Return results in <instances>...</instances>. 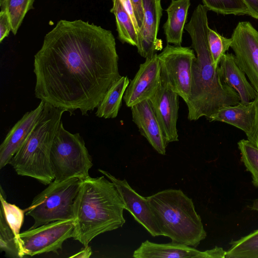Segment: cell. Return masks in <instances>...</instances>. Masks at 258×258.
I'll return each mask as SVG.
<instances>
[{"instance_id":"3957f363","label":"cell","mask_w":258,"mask_h":258,"mask_svg":"<svg viewBox=\"0 0 258 258\" xmlns=\"http://www.w3.org/2000/svg\"><path fill=\"white\" fill-rule=\"evenodd\" d=\"M124 210L116 186L104 176L81 180L74 204L73 239L87 246L97 236L122 227Z\"/></svg>"},{"instance_id":"4dcf8cb0","label":"cell","mask_w":258,"mask_h":258,"mask_svg":"<svg viewBox=\"0 0 258 258\" xmlns=\"http://www.w3.org/2000/svg\"><path fill=\"white\" fill-rule=\"evenodd\" d=\"M131 1L133 7L136 20L140 30L143 23L144 18L143 0H131Z\"/></svg>"},{"instance_id":"4fadbf2b","label":"cell","mask_w":258,"mask_h":258,"mask_svg":"<svg viewBox=\"0 0 258 258\" xmlns=\"http://www.w3.org/2000/svg\"><path fill=\"white\" fill-rule=\"evenodd\" d=\"M98 171L107 177L116 186L127 210L135 220L143 226L153 236L162 235L159 229L147 197L137 193L125 179L121 180L114 177L109 172L98 169Z\"/></svg>"},{"instance_id":"f1b7e54d","label":"cell","mask_w":258,"mask_h":258,"mask_svg":"<svg viewBox=\"0 0 258 258\" xmlns=\"http://www.w3.org/2000/svg\"><path fill=\"white\" fill-rule=\"evenodd\" d=\"M10 31H12V27L9 17L4 11H0V42H2L7 37Z\"/></svg>"},{"instance_id":"2e32d148","label":"cell","mask_w":258,"mask_h":258,"mask_svg":"<svg viewBox=\"0 0 258 258\" xmlns=\"http://www.w3.org/2000/svg\"><path fill=\"white\" fill-rule=\"evenodd\" d=\"M143 3L144 18L137 47L139 54L146 58L163 48L161 39L157 38L163 9L161 0H143Z\"/></svg>"},{"instance_id":"e0dca14e","label":"cell","mask_w":258,"mask_h":258,"mask_svg":"<svg viewBox=\"0 0 258 258\" xmlns=\"http://www.w3.org/2000/svg\"><path fill=\"white\" fill-rule=\"evenodd\" d=\"M41 101L34 110L26 112L12 127L0 146V169L10 164L36 124L43 109Z\"/></svg>"},{"instance_id":"d6a6232c","label":"cell","mask_w":258,"mask_h":258,"mask_svg":"<svg viewBox=\"0 0 258 258\" xmlns=\"http://www.w3.org/2000/svg\"><path fill=\"white\" fill-rule=\"evenodd\" d=\"M249 9L252 17L258 19V0H243Z\"/></svg>"},{"instance_id":"603a6c76","label":"cell","mask_w":258,"mask_h":258,"mask_svg":"<svg viewBox=\"0 0 258 258\" xmlns=\"http://www.w3.org/2000/svg\"><path fill=\"white\" fill-rule=\"evenodd\" d=\"M110 12L115 18L118 38L122 43L133 46L138 45V34L133 22L120 0H112Z\"/></svg>"},{"instance_id":"484cf974","label":"cell","mask_w":258,"mask_h":258,"mask_svg":"<svg viewBox=\"0 0 258 258\" xmlns=\"http://www.w3.org/2000/svg\"><path fill=\"white\" fill-rule=\"evenodd\" d=\"M209 11L222 15H249L251 12L243 0H202Z\"/></svg>"},{"instance_id":"30bf717a","label":"cell","mask_w":258,"mask_h":258,"mask_svg":"<svg viewBox=\"0 0 258 258\" xmlns=\"http://www.w3.org/2000/svg\"><path fill=\"white\" fill-rule=\"evenodd\" d=\"M231 38L236 62L258 93V31L250 22H240Z\"/></svg>"},{"instance_id":"7a4b0ae2","label":"cell","mask_w":258,"mask_h":258,"mask_svg":"<svg viewBox=\"0 0 258 258\" xmlns=\"http://www.w3.org/2000/svg\"><path fill=\"white\" fill-rule=\"evenodd\" d=\"M208 11L205 6L199 4L184 26L196 53L192 68L190 95L185 103L187 118L190 121L203 116L207 118L221 108L240 102L238 94L223 82L219 67L216 68L213 64L208 41Z\"/></svg>"},{"instance_id":"44dd1931","label":"cell","mask_w":258,"mask_h":258,"mask_svg":"<svg viewBox=\"0 0 258 258\" xmlns=\"http://www.w3.org/2000/svg\"><path fill=\"white\" fill-rule=\"evenodd\" d=\"M190 5V0H171L166 9L167 19L163 27L168 43L181 45Z\"/></svg>"},{"instance_id":"4316f807","label":"cell","mask_w":258,"mask_h":258,"mask_svg":"<svg viewBox=\"0 0 258 258\" xmlns=\"http://www.w3.org/2000/svg\"><path fill=\"white\" fill-rule=\"evenodd\" d=\"M237 145L241 161L251 173L253 185L258 188V148L245 139L240 140Z\"/></svg>"},{"instance_id":"836d02e7","label":"cell","mask_w":258,"mask_h":258,"mask_svg":"<svg viewBox=\"0 0 258 258\" xmlns=\"http://www.w3.org/2000/svg\"><path fill=\"white\" fill-rule=\"evenodd\" d=\"M92 253L91 247L89 246H85L80 251L77 253L70 256V257H78V258H88Z\"/></svg>"},{"instance_id":"5b68a950","label":"cell","mask_w":258,"mask_h":258,"mask_svg":"<svg viewBox=\"0 0 258 258\" xmlns=\"http://www.w3.org/2000/svg\"><path fill=\"white\" fill-rule=\"evenodd\" d=\"M66 110L44 103L33 131L10 161L16 173L48 185L54 180L50 154L52 145Z\"/></svg>"},{"instance_id":"8992f818","label":"cell","mask_w":258,"mask_h":258,"mask_svg":"<svg viewBox=\"0 0 258 258\" xmlns=\"http://www.w3.org/2000/svg\"><path fill=\"white\" fill-rule=\"evenodd\" d=\"M50 161L55 182L73 178L83 180L89 176L93 165L83 138L79 133L67 131L62 121L54 138Z\"/></svg>"},{"instance_id":"e575fe53","label":"cell","mask_w":258,"mask_h":258,"mask_svg":"<svg viewBox=\"0 0 258 258\" xmlns=\"http://www.w3.org/2000/svg\"><path fill=\"white\" fill-rule=\"evenodd\" d=\"M251 210L258 212V198L254 200L250 207Z\"/></svg>"},{"instance_id":"ba28073f","label":"cell","mask_w":258,"mask_h":258,"mask_svg":"<svg viewBox=\"0 0 258 258\" xmlns=\"http://www.w3.org/2000/svg\"><path fill=\"white\" fill-rule=\"evenodd\" d=\"M161 70V81L175 92L186 103L192 83V68L196 58L189 47L167 44L158 54Z\"/></svg>"},{"instance_id":"52a82bcc","label":"cell","mask_w":258,"mask_h":258,"mask_svg":"<svg viewBox=\"0 0 258 258\" xmlns=\"http://www.w3.org/2000/svg\"><path fill=\"white\" fill-rule=\"evenodd\" d=\"M80 185L78 178L49 183L25 210L26 215L34 219L30 228L58 220H74V204Z\"/></svg>"},{"instance_id":"f546056e","label":"cell","mask_w":258,"mask_h":258,"mask_svg":"<svg viewBox=\"0 0 258 258\" xmlns=\"http://www.w3.org/2000/svg\"><path fill=\"white\" fill-rule=\"evenodd\" d=\"M253 101L255 109L254 123L251 133L247 136V140L258 148V94Z\"/></svg>"},{"instance_id":"83f0119b","label":"cell","mask_w":258,"mask_h":258,"mask_svg":"<svg viewBox=\"0 0 258 258\" xmlns=\"http://www.w3.org/2000/svg\"><path fill=\"white\" fill-rule=\"evenodd\" d=\"M208 41L213 64L218 68L222 57L230 47L232 39L222 36L209 27Z\"/></svg>"},{"instance_id":"7c38bea8","label":"cell","mask_w":258,"mask_h":258,"mask_svg":"<svg viewBox=\"0 0 258 258\" xmlns=\"http://www.w3.org/2000/svg\"><path fill=\"white\" fill-rule=\"evenodd\" d=\"M161 84V70L158 54L146 58L134 79L130 82L123 99L131 107L144 100L149 99Z\"/></svg>"},{"instance_id":"277c9868","label":"cell","mask_w":258,"mask_h":258,"mask_svg":"<svg viewBox=\"0 0 258 258\" xmlns=\"http://www.w3.org/2000/svg\"><path fill=\"white\" fill-rule=\"evenodd\" d=\"M162 235L196 247L207 233L191 199L181 189H167L147 197Z\"/></svg>"},{"instance_id":"cb8c5ba5","label":"cell","mask_w":258,"mask_h":258,"mask_svg":"<svg viewBox=\"0 0 258 258\" xmlns=\"http://www.w3.org/2000/svg\"><path fill=\"white\" fill-rule=\"evenodd\" d=\"M226 258H258V229L239 239L232 240Z\"/></svg>"},{"instance_id":"9a60e30c","label":"cell","mask_w":258,"mask_h":258,"mask_svg":"<svg viewBox=\"0 0 258 258\" xmlns=\"http://www.w3.org/2000/svg\"><path fill=\"white\" fill-rule=\"evenodd\" d=\"M179 95L161 81L158 88L149 99L153 110L168 143L178 141L177 121Z\"/></svg>"},{"instance_id":"7402d4cb","label":"cell","mask_w":258,"mask_h":258,"mask_svg":"<svg viewBox=\"0 0 258 258\" xmlns=\"http://www.w3.org/2000/svg\"><path fill=\"white\" fill-rule=\"evenodd\" d=\"M130 84L127 76H121L110 86L97 107L96 116L114 118L118 113L125 92Z\"/></svg>"},{"instance_id":"9c48e42d","label":"cell","mask_w":258,"mask_h":258,"mask_svg":"<svg viewBox=\"0 0 258 258\" xmlns=\"http://www.w3.org/2000/svg\"><path fill=\"white\" fill-rule=\"evenodd\" d=\"M74 220H58L20 233L24 255L34 256L53 252L58 254L67 239L73 238Z\"/></svg>"},{"instance_id":"ffe728a7","label":"cell","mask_w":258,"mask_h":258,"mask_svg":"<svg viewBox=\"0 0 258 258\" xmlns=\"http://www.w3.org/2000/svg\"><path fill=\"white\" fill-rule=\"evenodd\" d=\"M254 101L224 106L206 118L210 121H220L242 130L248 136L251 132L255 120Z\"/></svg>"},{"instance_id":"8fae6325","label":"cell","mask_w":258,"mask_h":258,"mask_svg":"<svg viewBox=\"0 0 258 258\" xmlns=\"http://www.w3.org/2000/svg\"><path fill=\"white\" fill-rule=\"evenodd\" d=\"M0 250L11 258H22L24 254L19 235L24 223L25 210L8 203L6 194L0 187Z\"/></svg>"},{"instance_id":"d6986e66","label":"cell","mask_w":258,"mask_h":258,"mask_svg":"<svg viewBox=\"0 0 258 258\" xmlns=\"http://www.w3.org/2000/svg\"><path fill=\"white\" fill-rule=\"evenodd\" d=\"M219 70L223 82L238 94L240 102L247 103L255 99L258 93L237 64L234 55L225 53L220 60Z\"/></svg>"},{"instance_id":"5bb4252c","label":"cell","mask_w":258,"mask_h":258,"mask_svg":"<svg viewBox=\"0 0 258 258\" xmlns=\"http://www.w3.org/2000/svg\"><path fill=\"white\" fill-rule=\"evenodd\" d=\"M226 251L219 246L200 251L192 246L171 242L156 243L148 240L143 242L134 251L135 258H226Z\"/></svg>"},{"instance_id":"6da1fadb","label":"cell","mask_w":258,"mask_h":258,"mask_svg":"<svg viewBox=\"0 0 258 258\" xmlns=\"http://www.w3.org/2000/svg\"><path fill=\"white\" fill-rule=\"evenodd\" d=\"M110 30L82 20H60L45 35L34 55L37 98L82 115L97 108L121 77Z\"/></svg>"},{"instance_id":"1f68e13d","label":"cell","mask_w":258,"mask_h":258,"mask_svg":"<svg viewBox=\"0 0 258 258\" xmlns=\"http://www.w3.org/2000/svg\"><path fill=\"white\" fill-rule=\"evenodd\" d=\"M124 9L130 16L138 35L140 28L138 25L134 10L131 0H120Z\"/></svg>"},{"instance_id":"ac0fdd59","label":"cell","mask_w":258,"mask_h":258,"mask_svg":"<svg viewBox=\"0 0 258 258\" xmlns=\"http://www.w3.org/2000/svg\"><path fill=\"white\" fill-rule=\"evenodd\" d=\"M131 108L133 120L140 134L159 154L165 155L169 143L163 134L150 100H144Z\"/></svg>"},{"instance_id":"d4e9b609","label":"cell","mask_w":258,"mask_h":258,"mask_svg":"<svg viewBox=\"0 0 258 258\" xmlns=\"http://www.w3.org/2000/svg\"><path fill=\"white\" fill-rule=\"evenodd\" d=\"M35 0H0L1 11L7 13L12 27V32L16 35L27 13L34 8Z\"/></svg>"}]
</instances>
